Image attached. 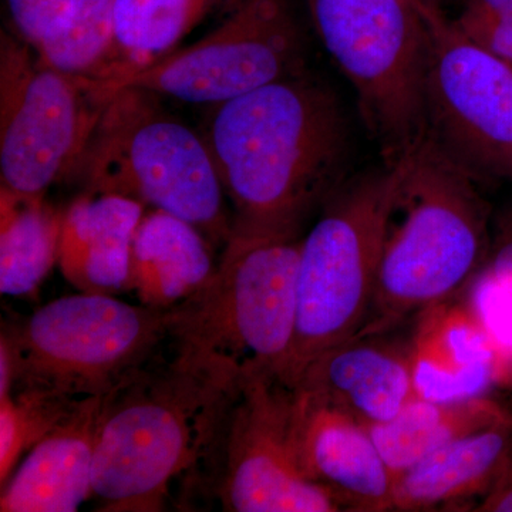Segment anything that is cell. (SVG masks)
<instances>
[{
	"label": "cell",
	"instance_id": "1",
	"mask_svg": "<svg viewBox=\"0 0 512 512\" xmlns=\"http://www.w3.org/2000/svg\"><path fill=\"white\" fill-rule=\"evenodd\" d=\"M204 138L231 204V238L299 237L346 181L349 121L306 69L212 107Z\"/></svg>",
	"mask_w": 512,
	"mask_h": 512
},
{
	"label": "cell",
	"instance_id": "2",
	"mask_svg": "<svg viewBox=\"0 0 512 512\" xmlns=\"http://www.w3.org/2000/svg\"><path fill=\"white\" fill-rule=\"evenodd\" d=\"M107 393L94 451L99 511H163L177 478L195 473L241 366L170 335Z\"/></svg>",
	"mask_w": 512,
	"mask_h": 512
},
{
	"label": "cell",
	"instance_id": "3",
	"mask_svg": "<svg viewBox=\"0 0 512 512\" xmlns=\"http://www.w3.org/2000/svg\"><path fill=\"white\" fill-rule=\"evenodd\" d=\"M399 163L372 308L357 335L393 332L440 306L487 256V210L476 178L430 138Z\"/></svg>",
	"mask_w": 512,
	"mask_h": 512
},
{
	"label": "cell",
	"instance_id": "4",
	"mask_svg": "<svg viewBox=\"0 0 512 512\" xmlns=\"http://www.w3.org/2000/svg\"><path fill=\"white\" fill-rule=\"evenodd\" d=\"M83 191L113 192L190 222L212 247L228 244L231 208L204 136L137 87L111 93L70 171Z\"/></svg>",
	"mask_w": 512,
	"mask_h": 512
},
{
	"label": "cell",
	"instance_id": "5",
	"mask_svg": "<svg viewBox=\"0 0 512 512\" xmlns=\"http://www.w3.org/2000/svg\"><path fill=\"white\" fill-rule=\"evenodd\" d=\"M399 175L397 160L346 180L302 238L289 382L296 384L312 360L365 326Z\"/></svg>",
	"mask_w": 512,
	"mask_h": 512
},
{
	"label": "cell",
	"instance_id": "6",
	"mask_svg": "<svg viewBox=\"0 0 512 512\" xmlns=\"http://www.w3.org/2000/svg\"><path fill=\"white\" fill-rule=\"evenodd\" d=\"M320 42L348 77L386 163L427 138L429 23L407 0H306Z\"/></svg>",
	"mask_w": 512,
	"mask_h": 512
},
{
	"label": "cell",
	"instance_id": "7",
	"mask_svg": "<svg viewBox=\"0 0 512 512\" xmlns=\"http://www.w3.org/2000/svg\"><path fill=\"white\" fill-rule=\"evenodd\" d=\"M171 309L80 292L46 303L2 333L12 387L103 396L144 365L171 335Z\"/></svg>",
	"mask_w": 512,
	"mask_h": 512
},
{
	"label": "cell",
	"instance_id": "8",
	"mask_svg": "<svg viewBox=\"0 0 512 512\" xmlns=\"http://www.w3.org/2000/svg\"><path fill=\"white\" fill-rule=\"evenodd\" d=\"M299 237H232L208 284L171 309V336L289 382L298 319Z\"/></svg>",
	"mask_w": 512,
	"mask_h": 512
},
{
	"label": "cell",
	"instance_id": "9",
	"mask_svg": "<svg viewBox=\"0 0 512 512\" xmlns=\"http://www.w3.org/2000/svg\"><path fill=\"white\" fill-rule=\"evenodd\" d=\"M296 416L295 384L262 367L239 369L200 463L225 511H343L303 473Z\"/></svg>",
	"mask_w": 512,
	"mask_h": 512
},
{
	"label": "cell",
	"instance_id": "10",
	"mask_svg": "<svg viewBox=\"0 0 512 512\" xmlns=\"http://www.w3.org/2000/svg\"><path fill=\"white\" fill-rule=\"evenodd\" d=\"M107 100L93 79L47 66L32 46L2 32V188L42 197L50 185L69 177Z\"/></svg>",
	"mask_w": 512,
	"mask_h": 512
},
{
	"label": "cell",
	"instance_id": "11",
	"mask_svg": "<svg viewBox=\"0 0 512 512\" xmlns=\"http://www.w3.org/2000/svg\"><path fill=\"white\" fill-rule=\"evenodd\" d=\"M302 70V35L291 2L242 0L198 42L119 79L93 80L107 97L137 87L215 107Z\"/></svg>",
	"mask_w": 512,
	"mask_h": 512
},
{
	"label": "cell",
	"instance_id": "12",
	"mask_svg": "<svg viewBox=\"0 0 512 512\" xmlns=\"http://www.w3.org/2000/svg\"><path fill=\"white\" fill-rule=\"evenodd\" d=\"M427 138L474 178H512V66L451 20L430 25Z\"/></svg>",
	"mask_w": 512,
	"mask_h": 512
},
{
	"label": "cell",
	"instance_id": "13",
	"mask_svg": "<svg viewBox=\"0 0 512 512\" xmlns=\"http://www.w3.org/2000/svg\"><path fill=\"white\" fill-rule=\"evenodd\" d=\"M296 443L305 476L343 511H393L394 477L367 427L299 387Z\"/></svg>",
	"mask_w": 512,
	"mask_h": 512
},
{
	"label": "cell",
	"instance_id": "14",
	"mask_svg": "<svg viewBox=\"0 0 512 512\" xmlns=\"http://www.w3.org/2000/svg\"><path fill=\"white\" fill-rule=\"evenodd\" d=\"M394 332L333 346L303 369L296 387L366 427L393 419L417 396L413 340L394 339Z\"/></svg>",
	"mask_w": 512,
	"mask_h": 512
},
{
	"label": "cell",
	"instance_id": "15",
	"mask_svg": "<svg viewBox=\"0 0 512 512\" xmlns=\"http://www.w3.org/2000/svg\"><path fill=\"white\" fill-rule=\"evenodd\" d=\"M103 396L89 397L30 448L2 485V512H73L93 497Z\"/></svg>",
	"mask_w": 512,
	"mask_h": 512
},
{
	"label": "cell",
	"instance_id": "16",
	"mask_svg": "<svg viewBox=\"0 0 512 512\" xmlns=\"http://www.w3.org/2000/svg\"><path fill=\"white\" fill-rule=\"evenodd\" d=\"M143 202L113 192L83 191L63 211L59 264L80 292L127 291L131 244Z\"/></svg>",
	"mask_w": 512,
	"mask_h": 512
},
{
	"label": "cell",
	"instance_id": "17",
	"mask_svg": "<svg viewBox=\"0 0 512 512\" xmlns=\"http://www.w3.org/2000/svg\"><path fill=\"white\" fill-rule=\"evenodd\" d=\"M511 460L512 417L451 441L404 471L394 480L393 511H463L481 500Z\"/></svg>",
	"mask_w": 512,
	"mask_h": 512
},
{
	"label": "cell",
	"instance_id": "18",
	"mask_svg": "<svg viewBox=\"0 0 512 512\" xmlns=\"http://www.w3.org/2000/svg\"><path fill=\"white\" fill-rule=\"evenodd\" d=\"M217 266L200 229L170 212L151 210L131 244L127 291L143 305L173 309L204 288Z\"/></svg>",
	"mask_w": 512,
	"mask_h": 512
},
{
	"label": "cell",
	"instance_id": "19",
	"mask_svg": "<svg viewBox=\"0 0 512 512\" xmlns=\"http://www.w3.org/2000/svg\"><path fill=\"white\" fill-rule=\"evenodd\" d=\"M417 396L458 402L485 396L497 375V346L466 313L427 316L413 339Z\"/></svg>",
	"mask_w": 512,
	"mask_h": 512
},
{
	"label": "cell",
	"instance_id": "20",
	"mask_svg": "<svg viewBox=\"0 0 512 512\" xmlns=\"http://www.w3.org/2000/svg\"><path fill=\"white\" fill-rule=\"evenodd\" d=\"M487 396L434 402L416 396L393 419L367 427L394 480L451 441L511 419Z\"/></svg>",
	"mask_w": 512,
	"mask_h": 512
},
{
	"label": "cell",
	"instance_id": "21",
	"mask_svg": "<svg viewBox=\"0 0 512 512\" xmlns=\"http://www.w3.org/2000/svg\"><path fill=\"white\" fill-rule=\"evenodd\" d=\"M242 0H116L114 49L103 76L113 80L146 69L178 49L181 40L217 12Z\"/></svg>",
	"mask_w": 512,
	"mask_h": 512
},
{
	"label": "cell",
	"instance_id": "22",
	"mask_svg": "<svg viewBox=\"0 0 512 512\" xmlns=\"http://www.w3.org/2000/svg\"><path fill=\"white\" fill-rule=\"evenodd\" d=\"M0 187V292L33 295L59 262L63 211Z\"/></svg>",
	"mask_w": 512,
	"mask_h": 512
},
{
	"label": "cell",
	"instance_id": "23",
	"mask_svg": "<svg viewBox=\"0 0 512 512\" xmlns=\"http://www.w3.org/2000/svg\"><path fill=\"white\" fill-rule=\"evenodd\" d=\"M116 0H76L69 15L37 47L43 63L70 76L100 79L113 53Z\"/></svg>",
	"mask_w": 512,
	"mask_h": 512
},
{
	"label": "cell",
	"instance_id": "24",
	"mask_svg": "<svg viewBox=\"0 0 512 512\" xmlns=\"http://www.w3.org/2000/svg\"><path fill=\"white\" fill-rule=\"evenodd\" d=\"M83 400L35 387H12L8 393L0 394L2 485L18 467L20 457L67 417L72 416Z\"/></svg>",
	"mask_w": 512,
	"mask_h": 512
},
{
	"label": "cell",
	"instance_id": "25",
	"mask_svg": "<svg viewBox=\"0 0 512 512\" xmlns=\"http://www.w3.org/2000/svg\"><path fill=\"white\" fill-rule=\"evenodd\" d=\"M456 20L467 39L512 66V0H463Z\"/></svg>",
	"mask_w": 512,
	"mask_h": 512
},
{
	"label": "cell",
	"instance_id": "26",
	"mask_svg": "<svg viewBox=\"0 0 512 512\" xmlns=\"http://www.w3.org/2000/svg\"><path fill=\"white\" fill-rule=\"evenodd\" d=\"M76 0H6L15 35L33 49L69 15Z\"/></svg>",
	"mask_w": 512,
	"mask_h": 512
},
{
	"label": "cell",
	"instance_id": "27",
	"mask_svg": "<svg viewBox=\"0 0 512 512\" xmlns=\"http://www.w3.org/2000/svg\"><path fill=\"white\" fill-rule=\"evenodd\" d=\"M484 322L495 346L512 352V285L487 274L484 281Z\"/></svg>",
	"mask_w": 512,
	"mask_h": 512
},
{
	"label": "cell",
	"instance_id": "28",
	"mask_svg": "<svg viewBox=\"0 0 512 512\" xmlns=\"http://www.w3.org/2000/svg\"><path fill=\"white\" fill-rule=\"evenodd\" d=\"M476 512H512V460L490 490L474 505Z\"/></svg>",
	"mask_w": 512,
	"mask_h": 512
},
{
	"label": "cell",
	"instance_id": "29",
	"mask_svg": "<svg viewBox=\"0 0 512 512\" xmlns=\"http://www.w3.org/2000/svg\"><path fill=\"white\" fill-rule=\"evenodd\" d=\"M487 274L504 284L512 285V229L504 235L495 249Z\"/></svg>",
	"mask_w": 512,
	"mask_h": 512
},
{
	"label": "cell",
	"instance_id": "30",
	"mask_svg": "<svg viewBox=\"0 0 512 512\" xmlns=\"http://www.w3.org/2000/svg\"><path fill=\"white\" fill-rule=\"evenodd\" d=\"M407 2L419 10L420 15L427 20L429 26L446 18V16L441 13L439 0H407Z\"/></svg>",
	"mask_w": 512,
	"mask_h": 512
},
{
	"label": "cell",
	"instance_id": "31",
	"mask_svg": "<svg viewBox=\"0 0 512 512\" xmlns=\"http://www.w3.org/2000/svg\"><path fill=\"white\" fill-rule=\"evenodd\" d=\"M439 2H440V0H439Z\"/></svg>",
	"mask_w": 512,
	"mask_h": 512
}]
</instances>
